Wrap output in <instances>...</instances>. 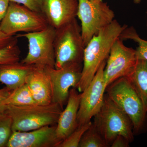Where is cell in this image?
<instances>
[{
	"mask_svg": "<svg viewBox=\"0 0 147 147\" xmlns=\"http://www.w3.org/2000/svg\"><path fill=\"white\" fill-rule=\"evenodd\" d=\"M82 96L76 88L70 89L65 109L61 113L56 125V136L59 144L78 127L77 115Z\"/></svg>",
	"mask_w": 147,
	"mask_h": 147,
	"instance_id": "14",
	"label": "cell"
},
{
	"mask_svg": "<svg viewBox=\"0 0 147 147\" xmlns=\"http://www.w3.org/2000/svg\"><path fill=\"white\" fill-rule=\"evenodd\" d=\"M105 92L131 120L134 135L146 131L147 112L139 95L126 77L116 80L107 87Z\"/></svg>",
	"mask_w": 147,
	"mask_h": 147,
	"instance_id": "3",
	"label": "cell"
},
{
	"mask_svg": "<svg viewBox=\"0 0 147 147\" xmlns=\"http://www.w3.org/2000/svg\"><path fill=\"white\" fill-rule=\"evenodd\" d=\"M134 3L135 4H139L141 3L142 1V0H133Z\"/></svg>",
	"mask_w": 147,
	"mask_h": 147,
	"instance_id": "29",
	"label": "cell"
},
{
	"mask_svg": "<svg viewBox=\"0 0 147 147\" xmlns=\"http://www.w3.org/2000/svg\"><path fill=\"white\" fill-rule=\"evenodd\" d=\"M13 90L6 86L0 89V113H4L5 111L6 107L3 105V102L9 96Z\"/></svg>",
	"mask_w": 147,
	"mask_h": 147,
	"instance_id": "25",
	"label": "cell"
},
{
	"mask_svg": "<svg viewBox=\"0 0 147 147\" xmlns=\"http://www.w3.org/2000/svg\"><path fill=\"white\" fill-rule=\"evenodd\" d=\"M106 63L105 61L100 65L92 82L82 92L77 115L78 125L90 122L101 109L106 89L103 79Z\"/></svg>",
	"mask_w": 147,
	"mask_h": 147,
	"instance_id": "11",
	"label": "cell"
},
{
	"mask_svg": "<svg viewBox=\"0 0 147 147\" xmlns=\"http://www.w3.org/2000/svg\"><path fill=\"white\" fill-rule=\"evenodd\" d=\"M121 39H130L137 42L138 47L136 49L138 59L147 60V40L142 39L133 27L127 28L119 37Z\"/></svg>",
	"mask_w": 147,
	"mask_h": 147,
	"instance_id": "20",
	"label": "cell"
},
{
	"mask_svg": "<svg viewBox=\"0 0 147 147\" xmlns=\"http://www.w3.org/2000/svg\"><path fill=\"white\" fill-rule=\"evenodd\" d=\"M92 123L109 146L119 135L125 137L130 143L134 140L131 120L106 94L101 109L94 116Z\"/></svg>",
	"mask_w": 147,
	"mask_h": 147,
	"instance_id": "4",
	"label": "cell"
},
{
	"mask_svg": "<svg viewBox=\"0 0 147 147\" xmlns=\"http://www.w3.org/2000/svg\"><path fill=\"white\" fill-rule=\"evenodd\" d=\"M36 66L24 64L21 61L0 65V83L12 90L25 83L26 77Z\"/></svg>",
	"mask_w": 147,
	"mask_h": 147,
	"instance_id": "16",
	"label": "cell"
},
{
	"mask_svg": "<svg viewBox=\"0 0 147 147\" xmlns=\"http://www.w3.org/2000/svg\"><path fill=\"white\" fill-rule=\"evenodd\" d=\"M130 143L125 137L122 135L117 136L112 142L110 146L112 147H128Z\"/></svg>",
	"mask_w": 147,
	"mask_h": 147,
	"instance_id": "26",
	"label": "cell"
},
{
	"mask_svg": "<svg viewBox=\"0 0 147 147\" xmlns=\"http://www.w3.org/2000/svg\"><path fill=\"white\" fill-rule=\"evenodd\" d=\"M85 47L81 26L76 18L56 29L55 68H60L70 62H83Z\"/></svg>",
	"mask_w": 147,
	"mask_h": 147,
	"instance_id": "5",
	"label": "cell"
},
{
	"mask_svg": "<svg viewBox=\"0 0 147 147\" xmlns=\"http://www.w3.org/2000/svg\"><path fill=\"white\" fill-rule=\"evenodd\" d=\"M37 104L28 85L26 83L13 90L3 102L6 108L9 105L24 106Z\"/></svg>",
	"mask_w": 147,
	"mask_h": 147,
	"instance_id": "18",
	"label": "cell"
},
{
	"mask_svg": "<svg viewBox=\"0 0 147 147\" xmlns=\"http://www.w3.org/2000/svg\"><path fill=\"white\" fill-rule=\"evenodd\" d=\"M125 77L139 95L147 112V60L138 59L134 70Z\"/></svg>",
	"mask_w": 147,
	"mask_h": 147,
	"instance_id": "17",
	"label": "cell"
},
{
	"mask_svg": "<svg viewBox=\"0 0 147 147\" xmlns=\"http://www.w3.org/2000/svg\"><path fill=\"white\" fill-rule=\"evenodd\" d=\"M56 125L26 131H12L6 147H57Z\"/></svg>",
	"mask_w": 147,
	"mask_h": 147,
	"instance_id": "12",
	"label": "cell"
},
{
	"mask_svg": "<svg viewBox=\"0 0 147 147\" xmlns=\"http://www.w3.org/2000/svg\"><path fill=\"white\" fill-rule=\"evenodd\" d=\"M78 5V0H43L41 13L57 29L76 18Z\"/></svg>",
	"mask_w": 147,
	"mask_h": 147,
	"instance_id": "13",
	"label": "cell"
},
{
	"mask_svg": "<svg viewBox=\"0 0 147 147\" xmlns=\"http://www.w3.org/2000/svg\"><path fill=\"white\" fill-rule=\"evenodd\" d=\"M63 110L59 104L52 102L45 105H9L4 112L11 118L12 131H26L57 125Z\"/></svg>",
	"mask_w": 147,
	"mask_h": 147,
	"instance_id": "2",
	"label": "cell"
},
{
	"mask_svg": "<svg viewBox=\"0 0 147 147\" xmlns=\"http://www.w3.org/2000/svg\"><path fill=\"white\" fill-rule=\"evenodd\" d=\"M76 16L81 21V32L85 46L114 20L115 14L102 1L78 0Z\"/></svg>",
	"mask_w": 147,
	"mask_h": 147,
	"instance_id": "6",
	"label": "cell"
},
{
	"mask_svg": "<svg viewBox=\"0 0 147 147\" xmlns=\"http://www.w3.org/2000/svg\"><path fill=\"white\" fill-rule=\"evenodd\" d=\"M10 2L9 0H0V24L7 13Z\"/></svg>",
	"mask_w": 147,
	"mask_h": 147,
	"instance_id": "28",
	"label": "cell"
},
{
	"mask_svg": "<svg viewBox=\"0 0 147 147\" xmlns=\"http://www.w3.org/2000/svg\"><path fill=\"white\" fill-rule=\"evenodd\" d=\"M83 62L67 63L59 69L46 67L45 70L51 83L53 102L63 109L67 102L69 90L76 88L82 77Z\"/></svg>",
	"mask_w": 147,
	"mask_h": 147,
	"instance_id": "9",
	"label": "cell"
},
{
	"mask_svg": "<svg viewBox=\"0 0 147 147\" xmlns=\"http://www.w3.org/2000/svg\"><path fill=\"white\" fill-rule=\"evenodd\" d=\"M92 124L91 121L78 125L73 132L58 146V147H79L83 135Z\"/></svg>",
	"mask_w": 147,
	"mask_h": 147,
	"instance_id": "22",
	"label": "cell"
},
{
	"mask_svg": "<svg viewBox=\"0 0 147 147\" xmlns=\"http://www.w3.org/2000/svg\"><path fill=\"white\" fill-rule=\"evenodd\" d=\"M9 1L22 5L31 10L42 13L43 0H9Z\"/></svg>",
	"mask_w": 147,
	"mask_h": 147,
	"instance_id": "24",
	"label": "cell"
},
{
	"mask_svg": "<svg viewBox=\"0 0 147 147\" xmlns=\"http://www.w3.org/2000/svg\"><path fill=\"white\" fill-rule=\"evenodd\" d=\"M25 83L37 104L45 105L53 102L51 83L45 67L36 66L26 76Z\"/></svg>",
	"mask_w": 147,
	"mask_h": 147,
	"instance_id": "15",
	"label": "cell"
},
{
	"mask_svg": "<svg viewBox=\"0 0 147 147\" xmlns=\"http://www.w3.org/2000/svg\"><path fill=\"white\" fill-rule=\"evenodd\" d=\"M127 27L114 19L85 46L82 77L76 87L78 91L82 92L88 86L100 65L107 61L114 42Z\"/></svg>",
	"mask_w": 147,
	"mask_h": 147,
	"instance_id": "1",
	"label": "cell"
},
{
	"mask_svg": "<svg viewBox=\"0 0 147 147\" xmlns=\"http://www.w3.org/2000/svg\"><path fill=\"white\" fill-rule=\"evenodd\" d=\"M55 33L56 29L49 26L40 31L16 34L17 38H26L28 43L27 55L21 62L28 65L55 67Z\"/></svg>",
	"mask_w": 147,
	"mask_h": 147,
	"instance_id": "7",
	"label": "cell"
},
{
	"mask_svg": "<svg viewBox=\"0 0 147 147\" xmlns=\"http://www.w3.org/2000/svg\"><path fill=\"white\" fill-rule=\"evenodd\" d=\"M21 50L18 45V38L6 47L0 49V65L20 61Z\"/></svg>",
	"mask_w": 147,
	"mask_h": 147,
	"instance_id": "21",
	"label": "cell"
},
{
	"mask_svg": "<svg viewBox=\"0 0 147 147\" xmlns=\"http://www.w3.org/2000/svg\"><path fill=\"white\" fill-rule=\"evenodd\" d=\"M49 26L42 13L10 2L7 13L0 24V28L5 34L13 36L19 32L40 31Z\"/></svg>",
	"mask_w": 147,
	"mask_h": 147,
	"instance_id": "8",
	"label": "cell"
},
{
	"mask_svg": "<svg viewBox=\"0 0 147 147\" xmlns=\"http://www.w3.org/2000/svg\"><path fill=\"white\" fill-rule=\"evenodd\" d=\"M108 147L110 146L92 123L83 135L79 147Z\"/></svg>",
	"mask_w": 147,
	"mask_h": 147,
	"instance_id": "19",
	"label": "cell"
},
{
	"mask_svg": "<svg viewBox=\"0 0 147 147\" xmlns=\"http://www.w3.org/2000/svg\"><path fill=\"white\" fill-rule=\"evenodd\" d=\"M137 60L136 50L127 47L120 38L116 40L111 48L103 71L106 88L117 79L128 76L134 70Z\"/></svg>",
	"mask_w": 147,
	"mask_h": 147,
	"instance_id": "10",
	"label": "cell"
},
{
	"mask_svg": "<svg viewBox=\"0 0 147 147\" xmlns=\"http://www.w3.org/2000/svg\"><path fill=\"white\" fill-rule=\"evenodd\" d=\"M12 132L11 118L5 112L0 113V147H6Z\"/></svg>",
	"mask_w": 147,
	"mask_h": 147,
	"instance_id": "23",
	"label": "cell"
},
{
	"mask_svg": "<svg viewBox=\"0 0 147 147\" xmlns=\"http://www.w3.org/2000/svg\"><path fill=\"white\" fill-rule=\"evenodd\" d=\"M16 38V35L12 36L5 34L0 28V49L9 45Z\"/></svg>",
	"mask_w": 147,
	"mask_h": 147,
	"instance_id": "27",
	"label": "cell"
}]
</instances>
